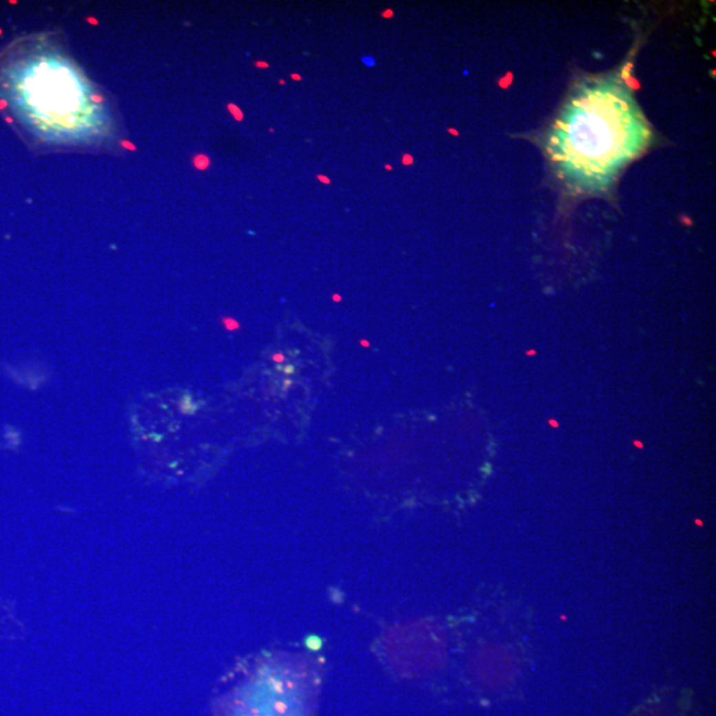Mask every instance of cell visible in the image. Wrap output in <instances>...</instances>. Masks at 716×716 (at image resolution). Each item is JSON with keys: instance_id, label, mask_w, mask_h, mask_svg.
I'll return each mask as SVG.
<instances>
[{"instance_id": "obj_1", "label": "cell", "mask_w": 716, "mask_h": 716, "mask_svg": "<svg viewBox=\"0 0 716 716\" xmlns=\"http://www.w3.org/2000/svg\"><path fill=\"white\" fill-rule=\"evenodd\" d=\"M650 140V129L630 93L598 80L573 94L556 121L549 153L561 173L581 187L605 186Z\"/></svg>"}, {"instance_id": "obj_2", "label": "cell", "mask_w": 716, "mask_h": 716, "mask_svg": "<svg viewBox=\"0 0 716 716\" xmlns=\"http://www.w3.org/2000/svg\"><path fill=\"white\" fill-rule=\"evenodd\" d=\"M229 109L231 110V113H233V116H235V118H236L238 121L243 120V113H242V112H240V110H239L238 107H235V105H233V104H230V105H229Z\"/></svg>"}, {"instance_id": "obj_3", "label": "cell", "mask_w": 716, "mask_h": 716, "mask_svg": "<svg viewBox=\"0 0 716 716\" xmlns=\"http://www.w3.org/2000/svg\"><path fill=\"white\" fill-rule=\"evenodd\" d=\"M316 178H317V180H320L322 183H324V185H330V183H332L330 178L326 177V176H324V174H317Z\"/></svg>"}, {"instance_id": "obj_4", "label": "cell", "mask_w": 716, "mask_h": 716, "mask_svg": "<svg viewBox=\"0 0 716 716\" xmlns=\"http://www.w3.org/2000/svg\"><path fill=\"white\" fill-rule=\"evenodd\" d=\"M394 17V11L392 8H388L385 10L382 14H381V18L383 19H392Z\"/></svg>"}, {"instance_id": "obj_5", "label": "cell", "mask_w": 716, "mask_h": 716, "mask_svg": "<svg viewBox=\"0 0 716 716\" xmlns=\"http://www.w3.org/2000/svg\"><path fill=\"white\" fill-rule=\"evenodd\" d=\"M255 67L260 68V70H268L269 64L267 61H256L255 63Z\"/></svg>"}, {"instance_id": "obj_6", "label": "cell", "mask_w": 716, "mask_h": 716, "mask_svg": "<svg viewBox=\"0 0 716 716\" xmlns=\"http://www.w3.org/2000/svg\"><path fill=\"white\" fill-rule=\"evenodd\" d=\"M402 162H403V165H406V166H409V165H412V156H409V154H405V156H403V157H402Z\"/></svg>"}, {"instance_id": "obj_7", "label": "cell", "mask_w": 716, "mask_h": 716, "mask_svg": "<svg viewBox=\"0 0 716 716\" xmlns=\"http://www.w3.org/2000/svg\"><path fill=\"white\" fill-rule=\"evenodd\" d=\"M291 78L295 80V81H302V80H303V77H302L299 73H292V74H291Z\"/></svg>"}, {"instance_id": "obj_8", "label": "cell", "mask_w": 716, "mask_h": 716, "mask_svg": "<svg viewBox=\"0 0 716 716\" xmlns=\"http://www.w3.org/2000/svg\"><path fill=\"white\" fill-rule=\"evenodd\" d=\"M385 169H386V170H390V171H392V170H393V167H392V165H389V163H386V165H385Z\"/></svg>"}, {"instance_id": "obj_9", "label": "cell", "mask_w": 716, "mask_h": 716, "mask_svg": "<svg viewBox=\"0 0 716 716\" xmlns=\"http://www.w3.org/2000/svg\"><path fill=\"white\" fill-rule=\"evenodd\" d=\"M333 299H335L336 302H340L341 300V297L340 296H339V295H335V296H333Z\"/></svg>"}, {"instance_id": "obj_10", "label": "cell", "mask_w": 716, "mask_h": 716, "mask_svg": "<svg viewBox=\"0 0 716 716\" xmlns=\"http://www.w3.org/2000/svg\"><path fill=\"white\" fill-rule=\"evenodd\" d=\"M279 84L280 85H286V80H279Z\"/></svg>"}]
</instances>
